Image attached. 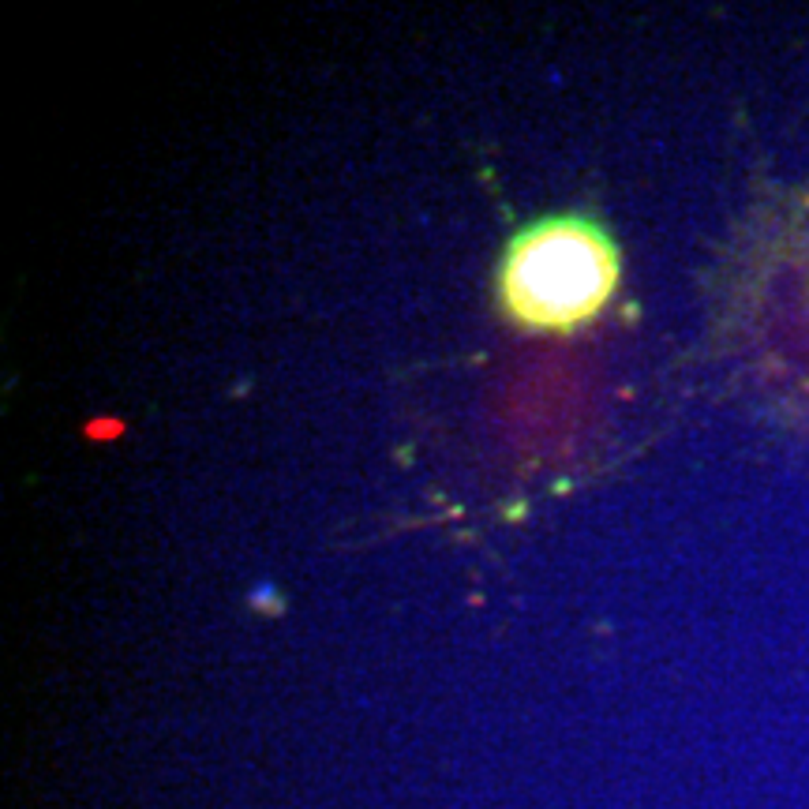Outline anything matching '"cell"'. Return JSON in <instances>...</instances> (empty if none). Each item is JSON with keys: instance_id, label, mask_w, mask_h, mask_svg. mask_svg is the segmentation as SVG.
<instances>
[{"instance_id": "cell-1", "label": "cell", "mask_w": 809, "mask_h": 809, "mask_svg": "<svg viewBox=\"0 0 809 809\" xmlns=\"http://www.w3.org/2000/svg\"><path fill=\"white\" fill-rule=\"evenodd\" d=\"M619 289V247L581 214L525 225L498 263V303L517 327L570 334L596 319Z\"/></svg>"}]
</instances>
